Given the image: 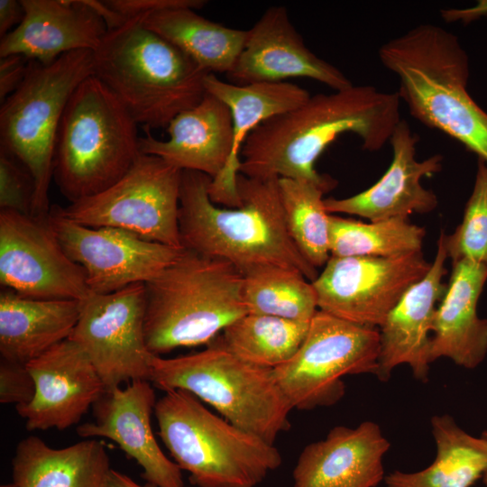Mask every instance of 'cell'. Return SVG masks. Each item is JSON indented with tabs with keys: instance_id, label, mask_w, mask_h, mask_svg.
Instances as JSON below:
<instances>
[{
	"instance_id": "6da1fadb",
	"label": "cell",
	"mask_w": 487,
	"mask_h": 487,
	"mask_svg": "<svg viewBox=\"0 0 487 487\" xmlns=\"http://www.w3.org/2000/svg\"><path fill=\"white\" fill-rule=\"evenodd\" d=\"M398 93L372 86H351L317 94L298 107L260 124L247 137L240 154L239 173L255 179L309 181L328 191L337 181L317 172L316 161L336 138L354 133L367 151L390 142L400 123Z\"/></svg>"
},
{
	"instance_id": "7a4b0ae2",
	"label": "cell",
	"mask_w": 487,
	"mask_h": 487,
	"mask_svg": "<svg viewBox=\"0 0 487 487\" xmlns=\"http://www.w3.org/2000/svg\"><path fill=\"white\" fill-rule=\"evenodd\" d=\"M211 178L182 170L179 227L184 249L233 264L243 275L265 267L318 275L295 244L287 226L279 179L237 176L240 205L225 208L208 194Z\"/></svg>"
},
{
	"instance_id": "3957f363",
	"label": "cell",
	"mask_w": 487,
	"mask_h": 487,
	"mask_svg": "<svg viewBox=\"0 0 487 487\" xmlns=\"http://www.w3.org/2000/svg\"><path fill=\"white\" fill-rule=\"evenodd\" d=\"M382 65L400 81V98L427 127L449 135L487 164V113L469 95V59L458 39L419 24L379 49Z\"/></svg>"
},
{
	"instance_id": "277c9868",
	"label": "cell",
	"mask_w": 487,
	"mask_h": 487,
	"mask_svg": "<svg viewBox=\"0 0 487 487\" xmlns=\"http://www.w3.org/2000/svg\"><path fill=\"white\" fill-rule=\"evenodd\" d=\"M127 17L109 29L93 51L94 74L120 100L137 123L167 128L181 112L198 105L207 72L143 21Z\"/></svg>"
},
{
	"instance_id": "5b68a950",
	"label": "cell",
	"mask_w": 487,
	"mask_h": 487,
	"mask_svg": "<svg viewBox=\"0 0 487 487\" xmlns=\"http://www.w3.org/2000/svg\"><path fill=\"white\" fill-rule=\"evenodd\" d=\"M244 275L230 262L184 249L144 283V335L156 356L208 345L248 313Z\"/></svg>"
},
{
	"instance_id": "8992f818",
	"label": "cell",
	"mask_w": 487,
	"mask_h": 487,
	"mask_svg": "<svg viewBox=\"0 0 487 487\" xmlns=\"http://www.w3.org/2000/svg\"><path fill=\"white\" fill-rule=\"evenodd\" d=\"M137 123L95 75L71 95L56 140L53 174L71 202L118 181L142 153Z\"/></svg>"
},
{
	"instance_id": "52a82bcc",
	"label": "cell",
	"mask_w": 487,
	"mask_h": 487,
	"mask_svg": "<svg viewBox=\"0 0 487 487\" xmlns=\"http://www.w3.org/2000/svg\"><path fill=\"white\" fill-rule=\"evenodd\" d=\"M154 407L159 436L198 487H257L282 462L279 450L209 411L190 392L164 391Z\"/></svg>"
},
{
	"instance_id": "ba28073f",
	"label": "cell",
	"mask_w": 487,
	"mask_h": 487,
	"mask_svg": "<svg viewBox=\"0 0 487 487\" xmlns=\"http://www.w3.org/2000/svg\"><path fill=\"white\" fill-rule=\"evenodd\" d=\"M151 380L163 391L185 390L233 425L272 444L290 427L292 408L273 370L247 363L217 336L198 353L151 360Z\"/></svg>"
},
{
	"instance_id": "9c48e42d",
	"label": "cell",
	"mask_w": 487,
	"mask_h": 487,
	"mask_svg": "<svg viewBox=\"0 0 487 487\" xmlns=\"http://www.w3.org/2000/svg\"><path fill=\"white\" fill-rule=\"evenodd\" d=\"M93 74L92 51L68 52L49 65L29 60L23 82L1 103L0 149L19 160L33 179L32 216L50 213L59 127L71 95Z\"/></svg>"
},
{
	"instance_id": "30bf717a",
	"label": "cell",
	"mask_w": 487,
	"mask_h": 487,
	"mask_svg": "<svg viewBox=\"0 0 487 487\" xmlns=\"http://www.w3.org/2000/svg\"><path fill=\"white\" fill-rule=\"evenodd\" d=\"M379 354L378 328L318 309L297 353L273 373L292 409L311 410L332 406L345 396V376L376 374Z\"/></svg>"
},
{
	"instance_id": "8fae6325",
	"label": "cell",
	"mask_w": 487,
	"mask_h": 487,
	"mask_svg": "<svg viewBox=\"0 0 487 487\" xmlns=\"http://www.w3.org/2000/svg\"><path fill=\"white\" fill-rule=\"evenodd\" d=\"M181 174V170L162 159L141 153L115 184L59 210L86 226L118 228L151 242L183 248L179 227Z\"/></svg>"
},
{
	"instance_id": "7c38bea8",
	"label": "cell",
	"mask_w": 487,
	"mask_h": 487,
	"mask_svg": "<svg viewBox=\"0 0 487 487\" xmlns=\"http://www.w3.org/2000/svg\"><path fill=\"white\" fill-rule=\"evenodd\" d=\"M145 289L136 283L108 294L90 292L80 300L79 317L69 337L86 353L105 390L151 380L144 335Z\"/></svg>"
},
{
	"instance_id": "4fadbf2b",
	"label": "cell",
	"mask_w": 487,
	"mask_h": 487,
	"mask_svg": "<svg viewBox=\"0 0 487 487\" xmlns=\"http://www.w3.org/2000/svg\"><path fill=\"white\" fill-rule=\"evenodd\" d=\"M430 267L421 251L392 257L330 256L312 281L318 309L379 329L405 292Z\"/></svg>"
},
{
	"instance_id": "5bb4252c",
	"label": "cell",
	"mask_w": 487,
	"mask_h": 487,
	"mask_svg": "<svg viewBox=\"0 0 487 487\" xmlns=\"http://www.w3.org/2000/svg\"><path fill=\"white\" fill-rule=\"evenodd\" d=\"M0 282L38 299L82 300L89 293L85 270L62 248L48 216L0 211Z\"/></svg>"
},
{
	"instance_id": "9a60e30c",
	"label": "cell",
	"mask_w": 487,
	"mask_h": 487,
	"mask_svg": "<svg viewBox=\"0 0 487 487\" xmlns=\"http://www.w3.org/2000/svg\"><path fill=\"white\" fill-rule=\"evenodd\" d=\"M49 222L68 256L86 272L90 292L108 294L158 276L182 252L113 227H89L53 206Z\"/></svg>"
},
{
	"instance_id": "2e32d148",
	"label": "cell",
	"mask_w": 487,
	"mask_h": 487,
	"mask_svg": "<svg viewBox=\"0 0 487 487\" xmlns=\"http://www.w3.org/2000/svg\"><path fill=\"white\" fill-rule=\"evenodd\" d=\"M226 77L241 86L290 78H311L335 91L353 86L339 69L306 46L281 5L268 8L248 30L244 49Z\"/></svg>"
},
{
	"instance_id": "e0dca14e",
	"label": "cell",
	"mask_w": 487,
	"mask_h": 487,
	"mask_svg": "<svg viewBox=\"0 0 487 487\" xmlns=\"http://www.w3.org/2000/svg\"><path fill=\"white\" fill-rule=\"evenodd\" d=\"M35 395L15 407L28 430H63L77 425L106 390L86 353L66 339L26 364Z\"/></svg>"
},
{
	"instance_id": "ac0fdd59",
	"label": "cell",
	"mask_w": 487,
	"mask_h": 487,
	"mask_svg": "<svg viewBox=\"0 0 487 487\" xmlns=\"http://www.w3.org/2000/svg\"><path fill=\"white\" fill-rule=\"evenodd\" d=\"M150 381L106 391L93 406L94 419L77 427L82 438L105 437L143 469L142 476L156 487H184L180 467L168 458L153 435L151 417L156 404Z\"/></svg>"
},
{
	"instance_id": "d6986e66",
	"label": "cell",
	"mask_w": 487,
	"mask_h": 487,
	"mask_svg": "<svg viewBox=\"0 0 487 487\" xmlns=\"http://www.w3.org/2000/svg\"><path fill=\"white\" fill-rule=\"evenodd\" d=\"M392 161L383 176L369 188L345 198L324 199L329 214L355 215L376 222L393 218L409 219L413 213H429L437 206L436 194L421 184L442 169L443 157L416 159L417 135L400 120L390 139Z\"/></svg>"
},
{
	"instance_id": "ffe728a7",
	"label": "cell",
	"mask_w": 487,
	"mask_h": 487,
	"mask_svg": "<svg viewBox=\"0 0 487 487\" xmlns=\"http://www.w3.org/2000/svg\"><path fill=\"white\" fill-rule=\"evenodd\" d=\"M447 253L440 233L435 258L427 273L412 285L379 327L380 354L376 376L387 381L394 368L409 365L416 379L427 381L430 361L429 335L436 303L445 293Z\"/></svg>"
},
{
	"instance_id": "44dd1931",
	"label": "cell",
	"mask_w": 487,
	"mask_h": 487,
	"mask_svg": "<svg viewBox=\"0 0 487 487\" xmlns=\"http://www.w3.org/2000/svg\"><path fill=\"white\" fill-rule=\"evenodd\" d=\"M391 444L380 426L333 427L305 446L292 473L293 487H377L384 481L383 457Z\"/></svg>"
},
{
	"instance_id": "7402d4cb",
	"label": "cell",
	"mask_w": 487,
	"mask_h": 487,
	"mask_svg": "<svg viewBox=\"0 0 487 487\" xmlns=\"http://www.w3.org/2000/svg\"><path fill=\"white\" fill-rule=\"evenodd\" d=\"M23 22L0 41V58L18 54L49 65L65 53L96 51L107 32L87 0H21Z\"/></svg>"
},
{
	"instance_id": "603a6c76",
	"label": "cell",
	"mask_w": 487,
	"mask_h": 487,
	"mask_svg": "<svg viewBox=\"0 0 487 487\" xmlns=\"http://www.w3.org/2000/svg\"><path fill=\"white\" fill-rule=\"evenodd\" d=\"M143 127L142 153L157 156L181 170L204 173L212 179L225 168L233 147L229 108L206 93L195 106L179 114L167 126L168 140L156 139Z\"/></svg>"
},
{
	"instance_id": "cb8c5ba5",
	"label": "cell",
	"mask_w": 487,
	"mask_h": 487,
	"mask_svg": "<svg viewBox=\"0 0 487 487\" xmlns=\"http://www.w3.org/2000/svg\"><path fill=\"white\" fill-rule=\"evenodd\" d=\"M206 92L221 100L229 108L233 122V147L223 171L208 184V194L216 205L237 207L240 198L237 176L241 150L260 124L298 107L310 94L305 88L289 82H262L235 85L207 74L204 80Z\"/></svg>"
},
{
	"instance_id": "d4e9b609",
	"label": "cell",
	"mask_w": 487,
	"mask_h": 487,
	"mask_svg": "<svg viewBox=\"0 0 487 487\" xmlns=\"http://www.w3.org/2000/svg\"><path fill=\"white\" fill-rule=\"evenodd\" d=\"M487 280V266L461 260L452 272L436 307L430 343V361L442 357L474 369L487 354V318L477 314V304Z\"/></svg>"
},
{
	"instance_id": "484cf974",
	"label": "cell",
	"mask_w": 487,
	"mask_h": 487,
	"mask_svg": "<svg viewBox=\"0 0 487 487\" xmlns=\"http://www.w3.org/2000/svg\"><path fill=\"white\" fill-rule=\"evenodd\" d=\"M80 301L38 299L5 289L0 294V354L27 364L68 339L79 317Z\"/></svg>"
},
{
	"instance_id": "4316f807",
	"label": "cell",
	"mask_w": 487,
	"mask_h": 487,
	"mask_svg": "<svg viewBox=\"0 0 487 487\" xmlns=\"http://www.w3.org/2000/svg\"><path fill=\"white\" fill-rule=\"evenodd\" d=\"M111 469L106 446L96 438L56 449L30 436L12 460L15 487H106Z\"/></svg>"
},
{
	"instance_id": "83f0119b",
	"label": "cell",
	"mask_w": 487,
	"mask_h": 487,
	"mask_svg": "<svg viewBox=\"0 0 487 487\" xmlns=\"http://www.w3.org/2000/svg\"><path fill=\"white\" fill-rule=\"evenodd\" d=\"M143 24L211 74H226L232 69L248 35V30L212 22L189 7H172L148 14Z\"/></svg>"
},
{
	"instance_id": "f1b7e54d",
	"label": "cell",
	"mask_w": 487,
	"mask_h": 487,
	"mask_svg": "<svg viewBox=\"0 0 487 487\" xmlns=\"http://www.w3.org/2000/svg\"><path fill=\"white\" fill-rule=\"evenodd\" d=\"M436 446L434 462L427 468L394 471L384 478L387 487H471L487 472V439L475 437L445 414L431 418Z\"/></svg>"
},
{
	"instance_id": "f546056e",
	"label": "cell",
	"mask_w": 487,
	"mask_h": 487,
	"mask_svg": "<svg viewBox=\"0 0 487 487\" xmlns=\"http://www.w3.org/2000/svg\"><path fill=\"white\" fill-rule=\"evenodd\" d=\"M309 323L247 313L225 327L219 338L240 359L273 370L294 356Z\"/></svg>"
},
{
	"instance_id": "4dcf8cb0",
	"label": "cell",
	"mask_w": 487,
	"mask_h": 487,
	"mask_svg": "<svg viewBox=\"0 0 487 487\" xmlns=\"http://www.w3.org/2000/svg\"><path fill=\"white\" fill-rule=\"evenodd\" d=\"M425 236V228L409 219L363 223L329 216V249L334 257H392L420 252Z\"/></svg>"
},
{
	"instance_id": "1f68e13d",
	"label": "cell",
	"mask_w": 487,
	"mask_h": 487,
	"mask_svg": "<svg viewBox=\"0 0 487 487\" xmlns=\"http://www.w3.org/2000/svg\"><path fill=\"white\" fill-rule=\"evenodd\" d=\"M248 313L310 322L318 310L312 282L297 271L265 267L244 275Z\"/></svg>"
},
{
	"instance_id": "d6a6232c",
	"label": "cell",
	"mask_w": 487,
	"mask_h": 487,
	"mask_svg": "<svg viewBox=\"0 0 487 487\" xmlns=\"http://www.w3.org/2000/svg\"><path fill=\"white\" fill-rule=\"evenodd\" d=\"M289 232L303 256L315 268L330 258L329 216L323 196L328 190L313 182L279 179Z\"/></svg>"
},
{
	"instance_id": "836d02e7",
	"label": "cell",
	"mask_w": 487,
	"mask_h": 487,
	"mask_svg": "<svg viewBox=\"0 0 487 487\" xmlns=\"http://www.w3.org/2000/svg\"><path fill=\"white\" fill-rule=\"evenodd\" d=\"M447 257L487 266V164L478 161L475 181L462 223L446 235L441 231Z\"/></svg>"
},
{
	"instance_id": "e575fe53",
	"label": "cell",
	"mask_w": 487,
	"mask_h": 487,
	"mask_svg": "<svg viewBox=\"0 0 487 487\" xmlns=\"http://www.w3.org/2000/svg\"><path fill=\"white\" fill-rule=\"evenodd\" d=\"M34 181L30 171L14 155L0 149V207L32 215Z\"/></svg>"
},
{
	"instance_id": "d590c367",
	"label": "cell",
	"mask_w": 487,
	"mask_h": 487,
	"mask_svg": "<svg viewBox=\"0 0 487 487\" xmlns=\"http://www.w3.org/2000/svg\"><path fill=\"white\" fill-rule=\"evenodd\" d=\"M35 381L26 364L1 358L0 403L15 407L29 404L35 395Z\"/></svg>"
},
{
	"instance_id": "8d00e7d4",
	"label": "cell",
	"mask_w": 487,
	"mask_h": 487,
	"mask_svg": "<svg viewBox=\"0 0 487 487\" xmlns=\"http://www.w3.org/2000/svg\"><path fill=\"white\" fill-rule=\"evenodd\" d=\"M105 2L114 11L125 17L139 14H152L172 7H189L198 10L207 4L205 0H107Z\"/></svg>"
},
{
	"instance_id": "74e56055",
	"label": "cell",
	"mask_w": 487,
	"mask_h": 487,
	"mask_svg": "<svg viewBox=\"0 0 487 487\" xmlns=\"http://www.w3.org/2000/svg\"><path fill=\"white\" fill-rule=\"evenodd\" d=\"M28 62V59L18 54L0 58L1 103L21 85L27 71Z\"/></svg>"
},
{
	"instance_id": "f35d334b",
	"label": "cell",
	"mask_w": 487,
	"mask_h": 487,
	"mask_svg": "<svg viewBox=\"0 0 487 487\" xmlns=\"http://www.w3.org/2000/svg\"><path fill=\"white\" fill-rule=\"evenodd\" d=\"M24 15L21 0H0V37H5L19 26Z\"/></svg>"
},
{
	"instance_id": "ab89813d",
	"label": "cell",
	"mask_w": 487,
	"mask_h": 487,
	"mask_svg": "<svg viewBox=\"0 0 487 487\" xmlns=\"http://www.w3.org/2000/svg\"><path fill=\"white\" fill-rule=\"evenodd\" d=\"M440 13L444 21L447 23H469L487 14V0H480L477 5L471 7L444 9Z\"/></svg>"
},
{
	"instance_id": "60d3db41",
	"label": "cell",
	"mask_w": 487,
	"mask_h": 487,
	"mask_svg": "<svg viewBox=\"0 0 487 487\" xmlns=\"http://www.w3.org/2000/svg\"><path fill=\"white\" fill-rule=\"evenodd\" d=\"M106 487H156V486L152 485L150 483H147L145 485H141L137 483L135 481H133L128 475L117 470L111 469L108 474ZM184 487H188V486H184Z\"/></svg>"
},
{
	"instance_id": "b9f144b4",
	"label": "cell",
	"mask_w": 487,
	"mask_h": 487,
	"mask_svg": "<svg viewBox=\"0 0 487 487\" xmlns=\"http://www.w3.org/2000/svg\"><path fill=\"white\" fill-rule=\"evenodd\" d=\"M0 487H15L14 483L12 482L10 483L2 484Z\"/></svg>"
},
{
	"instance_id": "7bdbcfd3",
	"label": "cell",
	"mask_w": 487,
	"mask_h": 487,
	"mask_svg": "<svg viewBox=\"0 0 487 487\" xmlns=\"http://www.w3.org/2000/svg\"><path fill=\"white\" fill-rule=\"evenodd\" d=\"M482 481H483V483H484L485 487H487V472L482 476Z\"/></svg>"
},
{
	"instance_id": "ee69618b",
	"label": "cell",
	"mask_w": 487,
	"mask_h": 487,
	"mask_svg": "<svg viewBox=\"0 0 487 487\" xmlns=\"http://www.w3.org/2000/svg\"><path fill=\"white\" fill-rule=\"evenodd\" d=\"M482 436L484 437L485 439H487V430L483 431L482 433Z\"/></svg>"
}]
</instances>
